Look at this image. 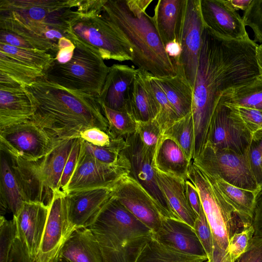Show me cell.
I'll list each match as a JSON object with an SVG mask.
<instances>
[{
    "label": "cell",
    "instance_id": "cell-51",
    "mask_svg": "<svg viewBox=\"0 0 262 262\" xmlns=\"http://www.w3.org/2000/svg\"><path fill=\"white\" fill-rule=\"evenodd\" d=\"M0 42L18 48L37 50L31 42L25 38L13 32L2 29H0Z\"/></svg>",
    "mask_w": 262,
    "mask_h": 262
},
{
    "label": "cell",
    "instance_id": "cell-7",
    "mask_svg": "<svg viewBox=\"0 0 262 262\" xmlns=\"http://www.w3.org/2000/svg\"><path fill=\"white\" fill-rule=\"evenodd\" d=\"M188 179L199 191L201 205L212 231L213 244L227 251L232 235L241 230L240 228H244L241 220L224 199L212 178L196 166L192 160Z\"/></svg>",
    "mask_w": 262,
    "mask_h": 262
},
{
    "label": "cell",
    "instance_id": "cell-9",
    "mask_svg": "<svg viewBox=\"0 0 262 262\" xmlns=\"http://www.w3.org/2000/svg\"><path fill=\"white\" fill-rule=\"evenodd\" d=\"M193 163L210 176H217L237 187L256 191L259 188L248 163L247 153L216 149L207 143Z\"/></svg>",
    "mask_w": 262,
    "mask_h": 262
},
{
    "label": "cell",
    "instance_id": "cell-56",
    "mask_svg": "<svg viewBox=\"0 0 262 262\" xmlns=\"http://www.w3.org/2000/svg\"><path fill=\"white\" fill-rule=\"evenodd\" d=\"M75 46L74 44L73 45L60 49L58 50L54 61L59 63H64L69 61L72 57Z\"/></svg>",
    "mask_w": 262,
    "mask_h": 262
},
{
    "label": "cell",
    "instance_id": "cell-12",
    "mask_svg": "<svg viewBox=\"0 0 262 262\" xmlns=\"http://www.w3.org/2000/svg\"><path fill=\"white\" fill-rule=\"evenodd\" d=\"M204 27L200 10V0H185L179 41L181 53L176 67L177 73L186 79L193 90Z\"/></svg>",
    "mask_w": 262,
    "mask_h": 262
},
{
    "label": "cell",
    "instance_id": "cell-30",
    "mask_svg": "<svg viewBox=\"0 0 262 262\" xmlns=\"http://www.w3.org/2000/svg\"><path fill=\"white\" fill-rule=\"evenodd\" d=\"M155 77L179 119L191 113L193 90L182 75L177 73L174 75Z\"/></svg>",
    "mask_w": 262,
    "mask_h": 262
},
{
    "label": "cell",
    "instance_id": "cell-16",
    "mask_svg": "<svg viewBox=\"0 0 262 262\" xmlns=\"http://www.w3.org/2000/svg\"><path fill=\"white\" fill-rule=\"evenodd\" d=\"M112 196L111 188H99L66 195L68 232L89 228Z\"/></svg>",
    "mask_w": 262,
    "mask_h": 262
},
{
    "label": "cell",
    "instance_id": "cell-14",
    "mask_svg": "<svg viewBox=\"0 0 262 262\" xmlns=\"http://www.w3.org/2000/svg\"><path fill=\"white\" fill-rule=\"evenodd\" d=\"M129 162L109 165L85 154L81 149L74 171L67 185L65 194L99 188H111L129 174Z\"/></svg>",
    "mask_w": 262,
    "mask_h": 262
},
{
    "label": "cell",
    "instance_id": "cell-32",
    "mask_svg": "<svg viewBox=\"0 0 262 262\" xmlns=\"http://www.w3.org/2000/svg\"><path fill=\"white\" fill-rule=\"evenodd\" d=\"M209 176L212 178L226 201L235 210L244 228L251 226L257 191L242 189L227 183L219 176Z\"/></svg>",
    "mask_w": 262,
    "mask_h": 262
},
{
    "label": "cell",
    "instance_id": "cell-61",
    "mask_svg": "<svg viewBox=\"0 0 262 262\" xmlns=\"http://www.w3.org/2000/svg\"><path fill=\"white\" fill-rule=\"evenodd\" d=\"M206 262H211V261L210 259H208L207 260H206Z\"/></svg>",
    "mask_w": 262,
    "mask_h": 262
},
{
    "label": "cell",
    "instance_id": "cell-53",
    "mask_svg": "<svg viewBox=\"0 0 262 262\" xmlns=\"http://www.w3.org/2000/svg\"><path fill=\"white\" fill-rule=\"evenodd\" d=\"M8 262H35L31 259L21 240L17 237L11 249Z\"/></svg>",
    "mask_w": 262,
    "mask_h": 262
},
{
    "label": "cell",
    "instance_id": "cell-8",
    "mask_svg": "<svg viewBox=\"0 0 262 262\" xmlns=\"http://www.w3.org/2000/svg\"><path fill=\"white\" fill-rule=\"evenodd\" d=\"M105 0H99L92 10L83 14L72 25L70 34L98 52L104 59L132 61L128 41L101 13Z\"/></svg>",
    "mask_w": 262,
    "mask_h": 262
},
{
    "label": "cell",
    "instance_id": "cell-3",
    "mask_svg": "<svg viewBox=\"0 0 262 262\" xmlns=\"http://www.w3.org/2000/svg\"><path fill=\"white\" fill-rule=\"evenodd\" d=\"M152 0H105L101 13L128 41L132 62L156 77L174 75L177 68L169 57L146 10Z\"/></svg>",
    "mask_w": 262,
    "mask_h": 262
},
{
    "label": "cell",
    "instance_id": "cell-42",
    "mask_svg": "<svg viewBox=\"0 0 262 262\" xmlns=\"http://www.w3.org/2000/svg\"><path fill=\"white\" fill-rule=\"evenodd\" d=\"M136 132L144 146L154 156L163 132L156 119L146 122H137Z\"/></svg>",
    "mask_w": 262,
    "mask_h": 262
},
{
    "label": "cell",
    "instance_id": "cell-45",
    "mask_svg": "<svg viewBox=\"0 0 262 262\" xmlns=\"http://www.w3.org/2000/svg\"><path fill=\"white\" fill-rule=\"evenodd\" d=\"M254 234L252 226L235 232L229 241L227 251L234 261L245 252Z\"/></svg>",
    "mask_w": 262,
    "mask_h": 262
},
{
    "label": "cell",
    "instance_id": "cell-38",
    "mask_svg": "<svg viewBox=\"0 0 262 262\" xmlns=\"http://www.w3.org/2000/svg\"><path fill=\"white\" fill-rule=\"evenodd\" d=\"M0 51L30 67L43 71L45 73L55 59L53 56L45 51L16 47L2 42H0Z\"/></svg>",
    "mask_w": 262,
    "mask_h": 262
},
{
    "label": "cell",
    "instance_id": "cell-31",
    "mask_svg": "<svg viewBox=\"0 0 262 262\" xmlns=\"http://www.w3.org/2000/svg\"><path fill=\"white\" fill-rule=\"evenodd\" d=\"M1 213L7 209L16 217L24 202L7 154L1 150Z\"/></svg>",
    "mask_w": 262,
    "mask_h": 262
},
{
    "label": "cell",
    "instance_id": "cell-40",
    "mask_svg": "<svg viewBox=\"0 0 262 262\" xmlns=\"http://www.w3.org/2000/svg\"><path fill=\"white\" fill-rule=\"evenodd\" d=\"M100 105L108 122V134L112 138H124L136 132L137 122L130 114L112 110L103 104Z\"/></svg>",
    "mask_w": 262,
    "mask_h": 262
},
{
    "label": "cell",
    "instance_id": "cell-46",
    "mask_svg": "<svg viewBox=\"0 0 262 262\" xmlns=\"http://www.w3.org/2000/svg\"><path fill=\"white\" fill-rule=\"evenodd\" d=\"M193 228L205 251L208 259H210L213 252V238L211 228L202 206Z\"/></svg>",
    "mask_w": 262,
    "mask_h": 262
},
{
    "label": "cell",
    "instance_id": "cell-15",
    "mask_svg": "<svg viewBox=\"0 0 262 262\" xmlns=\"http://www.w3.org/2000/svg\"><path fill=\"white\" fill-rule=\"evenodd\" d=\"M111 190L112 196L137 219L154 233L158 231L164 217L150 196L136 181L126 176Z\"/></svg>",
    "mask_w": 262,
    "mask_h": 262
},
{
    "label": "cell",
    "instance_id": "cell-36",
    "mask_svg": "<svg viewBox=\"0 0 262 262\" xmlns=\"http://www.w3.org/2000/svg\"><path fill=\"white\" fill-rule=\"evenodd\" d=\"M125 145L123 137L112 138L110 144L104 146L94 145L81 139V149L85 154L109 165L120 164L129 161L121 152Z\"/></svg>",
    "mask_w": 262,
    "mask_h": 262
},
{
    "label": "cell",
    "instance_id": "cell-10",
    "mask_svg": "<svg viewBox=\"0 0 262 262\" xmlns=\"http://www.w3.org/2000/svg\"><path fill=\"white\" fill-rule=\"evenodd\" d=\"M124 138L126 145L121 152L130 163L128 175L150 196L163 217L180 220L157 183L154 166V156L144 146L137 132L125 136Z\"/></svg>",
    "mask_w": 262,
    "mask_h": 262
},
{
    "label": "cell",
    "instance_id": "cell-59",
    "mask_svg": "<svg viewBox=\"0 0 262 262\" xmlns=\"http://www.w3.org/2000/svg\"><path fill=\"white\" fill-rule=\"evenodd\" d=\"M256 56L262 76V44L258 45L257 48Z\"/></svg>",
    "mask_w": 262,
    "mask_h": 262
},
{
    "label": "cell",
    "instance_id": "cell-55",
    "mask_svg": "<svg viewBox=\"0 0 262 262\" xmlns=\"http://www.w3.org/2000/svg\"><path fill=\"white\" fill-rule=\"evenodd\" d=\"M211 262H235L228 251H224L213 244Z\"/></svg>",
    "mask_w": 262,
    "mask_h": 262
},
{
    "label": "cell",
    "instance_id": "cell-28",
    "mask_svg": "<svg viewBox=\"0 0 262 262\" xmlns=\"http://www.w3.org/2000/svg\"><path fill=\"white\" fill-rule=\"evenodd\" d=\"M155 169L157 183L174 213L192 228L197 218L187 200L185 180Z\"/></svg>",
    "mask_w": 262,
    "mask_h": 262
},
{
    "label": "cell",
    "instance_id": "cell-2",
    "mask_svg": "<svg viewBox=\"0 0 262 262\" xmlns=\"http://www.w3.org/2000/svg\"><path fill=\"white\" fill-rule=\"evenodd\" d=\"M26 88L35 107L30 120L55 142L79 138L82 132L91 127L108 134V122L98 97L66 89L44 76Z\"/></svg>",
    "mask_w": 262,
    "mask_h": 262
},
{
    "label": "cell",
    "instance_id": "cell-47",
    "mask_svg": "<svg viewBox=\"0 0 262 262\" xmlns=\"http://www.w3.org/2000/svg\"><path fill=\"white\" fill-rule=\"evenodd\" d=\"M81 145V138L80 137L75 138L66 163L59 186L60 191L64 194L67 185L76 166L80 151Z\"/></svg>",
    "mask_w": 262,
    "mask_h": 262
},
{
    "label": "cell",
    "instance_id": "cell-50",
    "mask_svg": "<svg viewBox=\"0 0 262 262\" xmlns=\"http://www.w3.org/2000/svg\"><path fill=\"white\" fill-rule=\"evenodd\" d=\"M80 138L89 143L98 146L110 144L112 138L106 132L97 127H91L82 132Z\"/></svg>",
    "mask_w": 262,
    "mask_h": 262
},
{
    "label": "cell",
    "instance_id": "cell-17",
    "mask_svg": "<svg viewBox=\"0 0 262 262\" xmlns=\"http://www.w3.org/2000/svg\"><path fill=\"white\" fill-rule=\"evenodd\" d=\"M66 195L62 192L54 195L35 262H51L69 236Z\"/></svg>",
    "mask_w": 262,
    "mask_h": 262
},
{
    "label": "cell",
    "instance_id": "cell-4",
    "mask_svg": "<svg viewBox=\"0 0 262 262\" xmlns=\"http://www.w3.org/2000/svg\"><path fill=\"white\" fill-rule=\"evenodd\" d=\"M82 0H0V29L13 32L54 57L58 48L46 39L55 29L67 33L82 15Z\"/></svg>",
    "mask_w": 262,
    "mask_h": 262
},
{
    "label": "cell",
    "instance_id": "cell-22",
    "mask_svg": "<svg viewBox=\"0 0 262 262\" xmlns=\"http://www.w3.org/2000/svg\"><path fill=\"white\" fill-rule=\"evenodd\" d=\"M7 155L24 201L40 203L50 207L54 196L44 185L39 172L37 160L29 161L8 154Z\"/></svg>",
    "mask_w": 262,
    "mask_h": 262
},
{
    "label": "cell",
    "instance_id": "cell-34",
    "mask_svg": "<svg viewBox=\"0 0 262 262\" xmlns=\"http://www.w3.org/2000/svg\"><path fill=\"white\" fill-rule=\"evenodd\" d=\"M220 100L235 106L262 111V76L251 83L227 91Z\"/></svg>",
    "mask_w": 262,
    "mask_h": 262
},
{
    "label": "cell",
    "instance_id": "cell-23",
    "mask_svg": "<svg viewBox=\"0 0 262 262\" xmlns=\"http://www.w3.org/2000/svg\"><path fill=\"white\" fill-rule=\"evenodd\" d=\"M34 112L26 87L0 85V129L30 120Z\"/></svg>",
    "mask_w": 262,
    "mask_h": 262
},
{
    "label": "cell",
    "instance_id": "cell-26",
    "mask_svg": "<svg viewBox=\"0 0 262 262\" xmlns=\"http://www.w3.org/2000/svg\"><path fill=\"white\" fill-rule=\"evenodd\" d=\"M57 255L72 262H103L99 244L89 228L74 230Z\"/></svg>",
    "mask_w": 262,
    "mask_h": 262
},
{
    "label": "cell",
    "instance_id": "cell-20",
    "mask_svg": "<svg viewBox=\"0 0 262 262\" xmlns=\"http://www.w3.org/2000/svg\"><path fill=\"white\" fill-rule=\"evenodd\" d=\"M153 238L176 251L208 260L194 229L181 220L163 217Z\"/></svg>",
    "mask_w": 262,
    "mask_h": 262
},
{
    "label": "cell",
    "instance_id": "cell-37",
    "mask_svg": "<svg viewBox=\"0 0 262 262\" xmlns=\"http://www.w3.org/2000/svg\"><path fill=\"white\" fill-rule=\"evenodd\" d=\"M163 135L173 139L189 161L193 160L195 132L191 113L176 121Z\"/></svg>",
    "mask_w": 262,
    "mask_h": 262
},
{
    "label": "cell",
    "instance_id": "cell-24",
    "mask_svg": "<svg viewBox=\"0 0 262 262\" xmlns=\"http://www.w3.org/2000/svg\"><path fill=\"white\" fill-rule=\"evenodd\" d=\"M185 0H159L154 9V21L164 46L179 43Z\"/></svg>",
    "mask_w": 262,
    "mask_h": 262
},
{
    "label": "cell",
    "instance_id": "cell-52",
    "mask_svg": "<svg viewBox=\"0 0 262 262\" xmlns=\"http://www.w3.org/2000/svg\"><path fill=\"white\" fill-rule=\"evenodd\" d=\"M252 226L254 230V236H262V186L256 193Z\"/></svg>",
    "mask_w": 262,
    "mask_h": 262
},
{
    "label": "cell",
    "instance_id": "cell-44",
    "mask_svg": "<svg viewBox=\"0 0 262 262\" xmlns=\"http://www.w3.org/2000/svg\"><path fill=\"white\" fill-rule=\"evenodd\" d=\"M244 25L254 32L253 41L262 44V0H252L242 17Z\"/></svg>",
    "mask_w": 262,
    "mask_h": 262
},
{
    "label": "cell",
    "instance_id": "cell-57",
    "mask_svg": "<svg viewBox=\"0 0 262 262\" xmlns=\"http://www.w3.org/2000/svg\"><path fill=\"white\" fill-rule=\"evenodd\" d=\"M165 50L169 57L173 61L175 66L180 56L181 47L178 42H171L165 46Z\"/></svg>",
    "mask_w": 262,
    "mask_h": 262
},
{
    "label": "cell",
    "instance_id": "cell-60",
    "mask_svg": "<svg viewBox=\"0 0 262 262\" xmlns=\"http://www.w3.org/2000/svg\"><path fill=\"white\" fill-rule=\"evenodd\" d=\"M51 262H72V261L63 257H62L58 255H57V256Z\"/></svg>",
    "mask_w": 262,
    "mask_h": 262
},
{
    "label": "cell",
    "instance_id": "cell-29",
    "mask_svg": "<svg viewBox=\"0 0 262 262\" xmlns=\"http://www.w3.org/2000/svg\"><path fill=\"white\" fill-rule=\"evenodd\" d=\"M75 139L59 142L48 155L37 160L42 182L53 196L61 192L59 189L60 181Z\"/></svg>",
    "mask_w": 262,
    "mask_h": 262
},
{
    "label": "cell",
    "instance_id": "cell-11",
    "mask_svg": "<svg viewBox=\"0 0 262 262\" xmlns=\"http://www.w3.org/2000/svg\"><path fill=\"white\" fill-rule=\"evenodd\" d=\"M1 150L15 158L35 161L48 155L59 142L33 121L0 129Z\"/></svg>",
    "mask_w": 262,
    "mask_h": 262
},
{
    "label": "cell",
    "instance_id": "cell-27",
    "mask_svg": "<svg viewBox=\"0 0 262 262\" xmlns=\"http://www.w3.org/2000/svg\"><path fill=\"white\" fill-rule=\"evenodd\" d=\"M191 161L173 139L163 135L154 155L155 169L186 181Z\"/></svg>",
    "mask_w": 262,
    "mask_h": 262
},
{
    "label": "cell",
    "instance_id": "cell-43",
    "mask_svg": "<svg viewBox=\"0 0 262 262\" xmlns=\"http://www.w3.org/2000/svg\"><path fill=\"white\" fill-rule=\"evenodd\" d=\"M18 236L17 226L14 218L7 220L0 217V262H8L13 245Z\"/></svg>",
    "mask_w": 262,
    "mask_h": 262
},
{
    "label": "cell",
    "instance_id": "cell-5",
    "mask_svg": "<svg viewBox=\"0 0 262 262\" xmlns=\"http://www.w3.org/2000/svg\"><path fill=\"white\" fill-rule=\"evenodd\" d=\"M89 228L99 244L103 262H134L154 235L113 196Z\"/></svg>",
    "mask_w": 262,
    "mask_h": 262
},
{
    "label": "cell",
    "instance_id": "cell-1",
    "mask_svg": "<svg viewBox=\"0 0 262 262\" xmlns=\"http://www.w3.org/2000/svg\"><path fill=\"white\" fill-rule=\"evenodd\" d=\"M258 45L249 37L227 39L204 27L191 110L193 160L208 142L211 119L222 95L261 76L256 56Z\"/></svg>",
    "mask_w": 262,
    "mask_h": 262
},
{
    "label": "cell",
    "instance_id": "cell-21",
    "mask_svg": "<svg viewBox=\"0 0 262 262\" xmlns=\"http://www.w3.org/2000/svg\"><path fill=\"white\" fill-rule=\"evenodd\" d=\"M136 73L134 67L126 64L116 63L110 67L98 98L100 104L113 110L128 113V94Z\"/></svg>",
    "mask_w": 262,
    "mask_h": 262
},
{
    "label": "cell",
    "instance_id": "cell-13",
    "mask_svg": "<svg viewBox=\"0 0 262 262\" xmlns=\"http://www.w3.org/2000/svg\"><path fill=\"white\" fill-rule=\"evenodd\" d=\"M252 136L236 106L219 100L211 119L207 143L216 149L245 155Z\"/></svg>",
    "mask_w": 262,
    "mask_h": 262
},
{
    "label": "cell",
    "instance_id": "cell-48",
    "mask_svg": "<svg viewBox=\"0 0 262 262\" xmlns=\"http://www.w3.org/2000/svg\"><path fill=\"white\" fill-rule=\"evenodd\" d=\"M236 107L246 126L252 134L262 129V111L243 106Z\"/></svg>",
    "mask_w": 262,
    "mask_h": 262
},
{
    "label": "cell",
    "instance_id": "cell-54",
    "mask_svg": "<svg viewBox=\"0 0 262 262\" xmlns=\"http://www.w3.org/2000/svg\"><path fill=\"white\" fill-rule=\"evenodd\" d=\"M185 186L188 201L198 217L202 207L199 191L195 185L188 179L185 181Z\"/></svg>",
    "mask_w": 262,
    "mask_h": 262
},
{
    "label": "cell",
    "instance_id": "cell-18",
    "mask_svg": "<svg viewBox=\"0 0 262 262\" xmlns=\"http://www.w3.org/2000/svg\"><path fill=\"white\" fill-rule=\"evenodd\" d=\"M204 26L217 35L230 39L249 37L240 15L225 0H200Z\"/></svg>",
    "mask_w": 262,
    "mask_h": 262
},
{
    "label": "cell",
    "instance_id": "cell-39",
    "mask_svg": "<svg viewBox=\"0 0 262 262\" xmlns=\"http://www.w3.org/2000/svg\"><path fill=\"white\" fill-rule=\"evenodd\" d=\"M144 74L158 106L159 112L156 119L164 133L179 119L155 76L145 71H144Z\"/></svg>",
    "mask_w": 262,
    "mask_h": 262
},
{
    "label": "cell",
    "instance_id": "cell-6",
    "mask_svg": "<svg viewBox=\"0 0 262 262\" xmlns=\"http://www.w3.org/2000/svg\"><path fill=\"white\" fill-rule=\"evenodd\" d=\"M70 35L75 46L72 57L64 63L54 60L44 77L66 89L98 98L110 67L98 52L79 41L70 33Z\"/></svg>",
    "mask_w": 262,
    "mask_h": 262
},
{
    "label": "cell",
    "instance_id": "cell-19",
    "mask_svg": "<svg viewBox=\"0 0 262 262\" xmlns=\"http://www.w3.org/2000/svg\"><path fill=\"white\" fill-rule=\"evenodd\" d=\"M49 208L40 203L24 202L18 215L13 216L18 237L31 259L36 258L39 253Z\"/></svg>",
    "mask_w": 262,
    "mask_h": 262
},
{
    "label": "cell",
    "instance_id": "cell-35",
    "mask_svg": "<svg viewBox=\"0 0 262 262\" xmlns=\"http://www.w3.org/2000/svg\"><path fill=\"white\" fill-rule=\"evenodd\" d=\"M204 258L176 251L152 238L143 248L134 262H204Z\"/></svg>",
    "mask_w": 262,
    "mask_h": 262
},
{
    "label": "cell",
    "instance_id": "cell-33",
    "mask_svg": "<svg viewBox=\"0 0 262 262\" xmlns=\"http://www.w3.org/2000/svg\"><path fill=\"white\" fill-rule=\"evenodd\" d=\"M0 74L24 87L45 75L43 71L30 67L2 51H0Z\"/></svg>",
    "mask_w": 262,
    "mask_h": 262
},
{
    "label": "cell",
    "instance_id": "cell-49",
    "mask_svg": "<svg viewBox=\"0 0 262 262\" xmlns=\"http://www.w3.org/2000/svg\"><path fill=\"white\" fill-rule=\"evenodd\" d=\"M235 262H262V236H253L245 252Z\"/></svg>",
    "mask_w": 262,
    "mask_h": 262
},
{
    "label": "cell",
    "instance_id": "cell-41",
    "mask_svg": "<svg viewBox=\"0 0 262 262\" xmlns=\"http://www.w3.org/2000/svg\"><path fill=\"white\" fill-rule=\"evenodd\" d=\"M247 155L250 169L260 188L262 186V129L252 134Z\"/></svg>",
    "mask_w": 262,
    "mask_h": 262
},
{
    "label": "cell",
    "instance_id": "cell-25",
    "mask_svg": "<svg viewBox=\"0 0 262 262\" xmlns=\"http://www.w3.org/2000/svg\"><path fill=\"white\" fill-rule=\"evenodd\" d=\"M127 112L136 122L156 119L159 110L144 76V71L137 69L127 101Z\"/></svg>",
    "mask_w": 262,
    "mask_h": 262
},
{
    "label": "cell",
    "instance_id": "cell-58",
    "mask_svg": "<svg viewBox=\"0 0 262 262\" xmlns=\"http://www.w3.org/2000/svg\"><path fill=\"white\" fill-rule=\"evenodd\" d=\"M252 0H228V4L235 11H246Z\"/></svg>",
    "mask_w": 262,
    "mask_h": 262
}]
</instances>
